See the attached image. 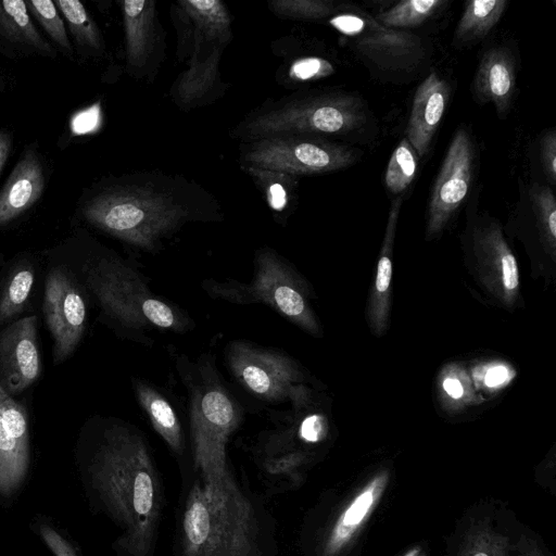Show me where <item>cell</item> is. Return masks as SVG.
I'll return each instance as SVG.
<instances>
[{
  "instance_id": "cell-1",
  "label": "cell",
  "mask_w": 556,
  "mask_h": 556,
  "mask_svg": "<svg viewBox=\"0 0 556 556\" xmlns=\"http://www.w3.org/2000/svg\"><path fill=\"white\" fill-rule=\"evenodd\" d=\"M83 214L103 232L152 253L185 224L212 218L215 208L200 188L179 177L142 173L94 195Z\"/></svg>"
},
{
  "instance_id": "cell-2",
  "label": "cell",
  "mask_w": 556,
  "mask_h": 556,
  "mask_svg": "<svg viewBox=\"0 0 556 556\" xmlns=\"http://www.w3.org/2000/svg\"><path fill=\"white\" fill-rule=\"evenodd\" d=\"M89 471L93 488L125 530L122 547L131 556H148L160 517L161 492L143 435L129 425H113L104 432Z\"/></svg>"
},
{
  "instance_id": "cell-3",
  "label": "cell",
  "mask_w": 556,
  "mask_h": 556,
  "mask_svg": "<svg viewBox=\"0 0 556 556\" xmlns=\"http://www.w3.org/2000/svg\"><path fill=\"white\" fill-rule=\"evenodd\" d=\"M181 556H260L250 501L231 473L216 482L201 479L186 500Z\"/></svg>"
},
{
  "instance_id": "cell-4",
  "label": "cell",
  "mask_w": 556,
  "mask_h": 556,
  "mask_svg": "<svg viewBox=\"0 0 556 556\" xmlns=\"http://www.w3.org/2000/svg\"><path fill=\"white\" fill-rule=\"evenodd\" d=\"M179 372L188 391L194 467L203 481H219L230 473L226 447L241 425L242 407L222 381L211 355L195 362L179 359Z\"/></svg>"
},
{
  "instance_id": "cell-5",
  "label": "cell",
  "mask_w": 556,
  "mask_h": 556,
  "mask_svg": "<svg viewBox=\"0 0 556 556\" xmlns=\"http://www.w3.org/2000/svg\"><path fill=\"white\" fill-rule=\"evenodd\" d=\"M87 282L106 316L140 343L153 342V331L184 333L193 324L175 303L156 295L134 266L117 256H105L88 270Z\"/></svg>"
},
{
  "instance_id": "cell-6",
  "label": "cell",
  "mask_w": 556,
  "mask_h": 556,
  "mask_svg": "<svg viewBox=\"0 0 556 556\" xmlns=\"http://www.w3.org/2000/svg\"><path fill=\"white\" fill-rule=\"evenodd\" d=\"M203 287L214 299L236 304H265L306 333L323 336L321 325L311 304L314 294L311 285L286 258L269 248L256 252L250 282L207 279Z\"/></svg>"
},
{
  "instance_id": "cell-7",
  "label": "cell",
  "mask_w": 556,
  "mask_h": 556,
  "mask_svg": "<svg viewBox=\"0 0 556 556\" xmlns=\"http://www.w3.org/2000/svg\"><path fill=\"white\" fill-rule=\"evenodd\" d=\"M367 118L364 102L348 93L292 99L254 113L240 126L249 141L280 135H344Z\"/></svg>"
},
{
  "instance_id": "cell-8",
  "label": "cell",
  "mask_w": 556,
  "mask_h": 556,
  "mask_svg": "<svg viewBox=\"0 0 556 556\" xmlns=\"http://www.w3.org/2000/svg\"><path fill=\"white\" fill-rule=\"evenodd\" d=\"M463 252L467 274L479 298L510 313L523 307L517 258L496 219L482 217L469 223Z\"/></svg>"
},
{
  "instance_id": "cell-9",
  "label": "cell",
  "mask_w": 556,
  "mask_h": 556,
  "mask_svg": "<svg viewBox=\"0 0 556 556\" xmlns=\"http://www.w3.org/2000/svg\"><path fill=\"white\" fill-rule=\"evenodd\" d=\"M225 358L231 376L254 397L268 403L290 402L292 407L311 404L307 372L287 353L233 340L226 346Z\"/></svg>"
},
{
  "instance_id": "cell-10",
  "label": "cell",
  "mask_w": 556,
  "mask_h": 556,
  "mask_svg": "<svg viewBox=\"0 0 556 556\" xmlns=\"http://www.w3.org/2000/svg\"><path fill=\"white\" fill-rule=\"evenodd\" d=\"M241 161L248 169L291 178L349 167L356 154L349 147L318 137L280 135L249 141Z\"/></svg>"
},
{
  "instance_id": "cell-11",
  "label": "cell",
  "mask_w": 556,
  "mask_h": 556,
  "mask_svg": "<svg viewBox=\"0 0 556 556\" xmlns=\"http://www.w3.org/2000/svg\"><path fill=\"white\" fill-rule=\"evenodd\" d=\"M330 24L362 58L386 71H409L426 55L420 37L386 27L359 8L349 7L333 16Z\"/></svg>"
},
{
  "instance_id": "cell-12",
  "label": "cell",
  "mask_w": 556,
  "mask_h": 556,
  "mask_svg": "<svg viewBox=\"0 0 556 556\" xmlns=\"http://www.w3.org/2000/svg\"><path fill=\"white\" fill-rule=\"evenodd\" d=\"M475 149L468 131L458 128L453 136L434 180L427 214L425 238H437L466 200L472 182Z\"/></svg>"
},
{
  "instance_id": "cell-13",
  "label": "cell",
  "mask_w": 556,
  "mask_h": 556,
  "mask_svg": "<svg viewBox=\"0 0 556 556\" xmlns=\"http://www.w3.org/2000/svg\"><path fill=\"white\" fill-rule=\"evenodd\" d=\"M42 312L54 342V362L61 363L77 348L87 321L84 296L62 268H53L47 277Z\"/></svg>"
},
{
  "instance_id": "cell-14",
  "label": "cell",
  "mask_w": 556,
  "mask_h": 556,
  "mask_svg": "<svg viewBox=\"0 0 556 556\" xmlns=\"http://www.w3.org/2000/svg\"><path fill=\"white\" fill-rule=\"evenodd\" d=\"M40 372L37 317L30 315L0 332V384L13 396L31 386Z\"/></svg>"
},
{
  "instance_id": "cell-15",
  "label": "cell",
  "mask_w": 556,
  "mask_h": 556,
  "mask_svg": "<svg viewBox=\"0 0 556 556\" xmlns=\"http://www.w3.org/2000/svg\"><path fill=\"white\" fill-rule=\"evenodd\" d=\"M29 465L27 414L0 384V494L10 496L24 481Z\"/></svg>"
},
{
  "instance_id": "cell-16",
  "label": "cell",
  "mask_w": 556,
  "mask_h": 556,
  "mask_svg": "<svg viewBox=\"0 0 556 556\" xmlns=\"http://www.w3.org/2000/svg\"><path fill=\"white\" fill-rule=\"evenodd\" d=\"M533 233L526 251L530 274L543 283L544 290L556 279V200L548 186L534 185L530 190Z\"/></svg>"
},
{
  "instance_id": "cell-17",
  "label": "cell",
  "mask_w": 556,
  "mask_h": 556,
  "mask_svg": "<svg viewBox=\"0 0 556 556\" xmlns=\"http://www.w3.org/2000/svg\"><path fill=\"white\" fill-rule=\"evenodd\" d=\"M402 197L395 198L389 210L386 230L381 242L375 276L369 288L365 319L374 337H383L390 325L392 308L393 251L395 233L402 206Z\"/></svg>"
},
{
  "instance_id": "cell-18",
  "label": "cell",
  "mask_w": 556,
  "mask_h": 556,
  "mask_svg": "<svg viewBox=\"0 0 556 556\" xmlns=\"http://www.w3.org/2000/svg\"><path fill=\"white\" fill-rule=\"evenodd\" d=\"M451 89L437 72H431L418 86L412 103L410 114L405 128V139L424 157L429 151L444 115Z\"/></svg>"
},
{
  "instance_id": "cell-19",
  "label": "cell",
  "mask_w": 556,
  "mask_h": 556,
  "mask_svg": "<svg viewBox=\"0 0 556 556\" xmlns=\"http://www.w3.org/2000/svg\"><path fill=\"white\" fill-rule=\"evenodd\" d=\"M516 88V62L509 49L497 46L486 50L479 62L472 93L480 103H493L500 117L510 109Z\"/></svg>"
},
{
  "instance_id": "cell-20",
  "label": "cell",
  "mask_w": 556,
  "mask_h": 556,
  "mask_svg": "<svg viewBox=\"0 0 556 556\" xmlns=\"http://www.w3.org/2000/svg\"><path fill=\"white\" fill-rule=\"evenodd\" d=\"M127 64L135 73H143L159 42L154 2L125 0L122 2Z\"/></svg>"
},
{
  "instance_id": "cell-21",
  "label": "cell",
  "mask_w": 556,
  "mask_h": 556,
  "mask_svg": "<svg viewBox=\"0 0 556 556\" xmlns=\"http://www.w3.org/2000/svg\"><path fill=\"white\" fill-rule=\"evenodd\" d=\"M45 176L35 151L27 150L0 191V226L27 211L41 197Z\"/></svg>"
},
{
  "instance_id": "cell-22",
  "label": "cell",
  "mask_w": 556,
  "mask_h": 556,
  "mask_svg": "<svg viewBox=\"0 0 556 556\" xmlns=\"http://www.w3.org/2000/svg\"><path fill=\"white\" fill-rule=\"evenodd\" d=\"M136 399L153 429L176 454L184 450V434L179 417L169 400L153 384L134 378Z\"/></svg>"
},
{
  "instance_id": "cell-23",
  "label": "cell",
  "mask_w": 556,
  "mask_h": 556,
  "mask_svg": "<svg viewBox=\"0 0 556 556\" xmlns=\"http://www.w3.org/2000/svg\"><path fill=\"white\" fill-rule=\"evenodd\" d=\"M0 36L11 43L54 55V49L36 29L25 1L0 0Z\"/></svg>"
},
{
  "instance_id": "cell-24",
  "label": "cell",
  "mask_w": 556,
  "mask_h": 556,
  "mask_svg": "<svg viewBox=\"0 0 556 556\" xmlns=\"http://www.w3.org/2000/svg\"><path fill=\"white\" fill-rule=\"evenodd\" d=\"M220 50L214 49L205 59L193 56L190 67L175 86L174 97L180 106L189 108L204 99L218 81Z\"/></svg>"
},
{
  "instance_id": "cell-25",
  "label": "cell",
  "mask_w": 556,
  "mask_h": 556,
  "mask_svg": "<svg viewBox=\"0 0 556 556\" xmlns=\"http://www.w3.org/2000/svg\"><path fill=\"white\" fill-rule=\"evenodd\" d=\"M435 386L440 406L448 414L459 413L482 402L469 370L457 362L448 363L440 370Z\"/></svg>"
},
{
  "instance_id": "cell-26",
  "label": "cell",
  "mask_w": 556,
  "mask_h": 556,
  "mask_svg": "<svg viewBox=\"0 0 556 556\" xmlns=\"http://www.w3.org/2000/svg\"><path fill=\"white\" fill-rule=\"evenodd\" d=\"M507 5V0L467 1L454 33V43L464 46L488 36L501 20Z\"/></svg>"
},
{
  "instance_id": "cell-27",
  "label": "cell",
  "mask_w": 556,
  "mask_h": 556,
  "mask_svg": "<svg viewBox=\"0 0 556 556\" xmlns=\"http://www.w3.org/2000/svg\"><path fill=\"white\" fill-rule=\"evenodd\" d=\"M179 4L197 27V49L202 38L219 42L230 38V15L222 1L185 0Z\"/></svg>"
},
{
  "instance_id": "cell-28",
  "label": "cell",
  "mask_w": 556,
  "mask_h": 556,
  "mask_svg": "<svg viewBox=\"0 0 556 556\" xmlns=\"http://www.w3.org/2000/svg\"><path fill=\"white\" fill-rule=\"evenodd\" d=\"M447 3L445 0H403L380 12L375 18L386 27L402 30L421 25Z\"/></svg>"
},
{
  "instance_id": "cell-29",
  "label": "cell",
  "mask_w": 556,
  "mask_h": 556,
  "mask_svg": "<svg viewBox=\"0 0 556 556\" xmlns=\"http://www.w3.org/2000/svg\"><path fill=\"white\" fill-rule=\"evenodd\" d=\"M53 2L65 20L75 42L87 50L100 51L103 46L101 34L85 5L78 0Z\"/></svg>"
},
{
  "instance_id": "cell-30",
  "label": "cell",
  "mask_w": 556,
  "mask_h": 556,
  "mask_svg": "<svg viewBox=\"0 0 556 556\" xmlns=\"http://www.w3.org/2000/svg\"><path fill=\"white\" fill-rule=\"evenodd\" d=\"M418 168V155L404 138L394 149L384 174V185L389 192L400 194L415 179Z\"/></svg>"
},
{
  "instance_id": "cell-31",
  "label": "cell",
  "mask_w": 556,
  "mask_h": 556,
  "mask_svg": "<svg viewBox=\"0 0 556 556\" xmlns=\"http://www.w3.org/2000/svg\"><path fill=\"white\" fill-rule=\"evenodd\" d=\"M35 281L30 266L16 269L10 277L0 298V325L11 320L25 307Z\"/></svg>"
},
{
  "instance_id": "cell-32",
  "label": "cell",
  "mask_w": 556,
  "mask_h": 556,
  "mask_svg": "<svg viewBox=\"0 0 556 556\" xmlns=\"http://www.w3.org/2000/svg\"><path fill=\"white\" fill-rule=\"evenodd\" d=\"M28 12L50 36V38L65 52L72 53V45L67 36L63 17L51 0L26 1Z\"/></svg>"
},
{
  "instance_id": "cell-33",
  "label": "cell",
  "mask_w": 556,
  "mask_h": 556,
  "mask_svg": "<svg viewBox=\"0 0 556 556\" xmlns=\"http://www.w3.org/2000/svg\"><path fill=\"white\" fill-rule=\"evenodd\" d=\"M269 8L280 17L304 21L321 20L334 11L328 0H274Z\"/></svg>"
},
{
  "instance_id": "cell-34",
  "label": "cell",
  "mask_w": 556,
  "mask_h": 556,
  "mask_svg": "<svg viewBox=\"0 0 556 556\" xmlns=\"http://www.w3.org/2000/svg\"><path fill=\"white\" fill-rule=\"evenodd\" d=\"M470 377L476 390L494 393L511 381L514 368L501 361L483 362L473 367Z\"/></svg>"
},
{
  "instance_id": "cell-35",
  "label": "cell",
  "mask_w": 556,
  "mask_h": 556,
  "mask_svg": "<svg viewBox=\"0 0 556 556\" xmlns=\"http://www.w3.org/2000/svg\"><path fill=\"white\" fill-rule=\"evenodd\" d=\"M333 73L332 64L321 58H306L299 60L291 67L294 78L306 80L326 77Z\"/></svg>"
},
{
  "instance_id": "cell-36",
  "label": "cell",
  "mask_w": 556,
  "mask_h": 556,
  "mask_svg": "<svg viewBox=\"0 0 556 556\" xmlns=\"http://www.w3.org/2000/svg\"><path fill=\"white\" fill-rule=\"evenodd\" d=\"M541 161L551 185L556 181V130L548 129L541 138Z\"/></svg>"
},
{
  "instance_id": "cell-37",
  "label": "cell",
  "mask_w": 556,
  "mask_h": 556,
  "mask_svg": "<svg viewBox=\"0 0 556 556\" xmlns=\"http://www.w3.org/2000/svg\"><path fill=\"white\" fill-rule=\"evenodd\" d=\"M40 534L55 556H77L72 545L52 528L42 525Z\"/></svg>"
},
{
  "instance_id": "cell-38",
  "label": "cell",
  "mask_w": 556,
  "mask_h": 556,
  "mask_svg": "<svg viewBox=\"0 0 556 556\" xmlns=\"http://www.w3.org/2000/svg\"><path fill=\"white\" fill-rule=\"evenodd\" d=\"M374 500L371 491L362 493L349 507L343 517L344 526L357 525L366 515Z\"/></svg>"
},
{
  "instance_id": "cell-39",
  "label": "cell",
  "mask_w": 556,
  "mask_h": 556,
  "mask_svg": "<svg viewBox=\"0 0 556 556\" xmlns=\"http://www.w3.org/2000/svg\"><path fill=\"white\" fill-rule=\"evenodd\" d=\"M11 142V135L7 131H0V173L9 156Z\"/></svg>"
},
{
  "instance_id": "cell-40",
  "label": "cell",
  "mask_w": 556,
  "mask_h": 556,
  "mask_svg": "<svg viewBox=\"0 0 556 556\" xmlns=\"http://www.w3.org/2000/svg\"><path fill=\"white\" fill-rule=\"evenodd\" d=\"M473 556H488V555H486V554H484V553H477V554H476V555H473Z\"/></svg>"
}]
</instances>
